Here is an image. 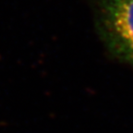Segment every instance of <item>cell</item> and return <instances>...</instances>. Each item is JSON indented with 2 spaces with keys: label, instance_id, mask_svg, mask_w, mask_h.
Masks as SVG:
<instances>
[{
  "label": "cell",
  "instance_id": "1",
  "mask_svg": "<svg viewBox=\"0 0 133 133\" xmlns=\"http://www.w3.org/2000/svg\"><path fill=\"white\" fill-rule=\"evenodd\" d=\"M96 21L108 51L133 68V0H96Z\"/></svg>",
  "mask_w": 133,
  "mask_h": 133
}]
</instances>
